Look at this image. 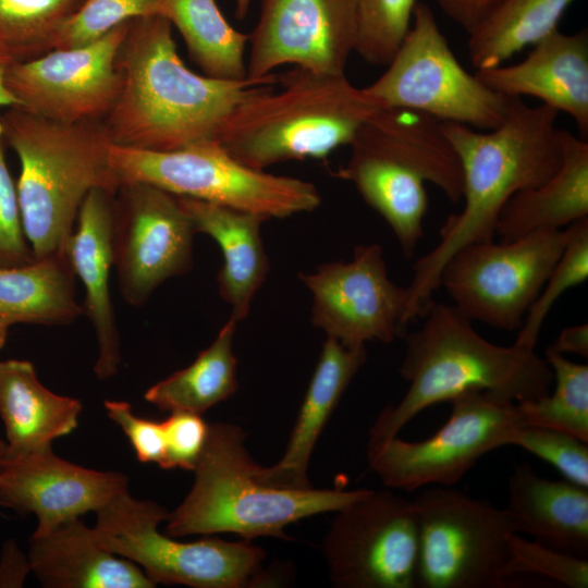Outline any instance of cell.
Segmentation results:
<instances>
[{
  "label": "cell",
  "instance_id": "obj_1",
  "mask_svg": "<svg viewBox=\"0 0 588 588\" xmlns=\"http://www.w3.org/2000/svg\"><path fill=\"white\" fill-rule=\"evenodd\" d=\"M558 114L546 105L531 107L512 97L503 122L492 130L441 122L461 163L464 207L446 218L439 230V243L413 266V279L406 286L407 323L421 317L440 287V272L449 258L471 243L494 240L507 200L559 170Z\"/></svg>",
  "mask_w": 588,
  "mask_h": 588
},
{
  "label": "cell",
  "instance_id": "obj_2",
  "mask_svg": "<svg viewBox=\"0 0 588 588\" xmlns=\"http://www.w3.org/2000/svg\"><path fill=\"white\" fill-rule=\"evenodd\" d=\"M118 66L121 91L102 123L113 144L154 151L216 140L236 106L278 82L275 74L224 81L193 72L161 15L131 21Z\"/></svg>",
  "mask_w": 588,
  "mask_h": 588
},
{
  "label": "cell",
  "instance_id": "obj_3",
  "mask_svg": "<svg viewBox=\"0 0 588 588\" xmlns=\"http://www.w3.org/2000/svg\"><path fill=\"white\" fill-rule=\"evenodd\" d=\"M420 318L419 328L403 335L400 375L408 389L378 415L369 441L397 436L424 409L468 390H485L514 403L551 390L552 369L535 348L491 343L456 307L433 299Z\"/></svg>",
  "mask_w": 588,
  "mask_h": 588
},
{
  "label": "cell",
  "instance_id": "obj_4",
  "mask_svg": "<svg viewBox=\"0 0 588 588\" xmlns=\"http://www.w3.org/2000/svg\"><path fill=\"white\" fill-rule=\"evenodd\" d=\"M4 140L19 157L16 192L25 236L35 259L68 254L79 208L93 189L115 194L101 121L63 123L20 107L1 114Z\"/></svg>",
  "mask_w": 588,
  "mask_h": 588
},
{
  "label": "cell",
  "instance_id": "obj_5",
  "mask_svg": "<svg viewBox=\"0 0 588 588\" xmlns=\"http://www.w3.org/2000/svg\"><path fill=\"white\" fill-rule=\"evenodd\" d=\"M350 147L336 176L354 185L411 258L424 235L429 206L425 183L436 185L452 203L462 199L461 163L441 122L416 110L380 108Z\"/></svg>",
  "mask_w": 588,
  "mask_h": 588
},
{
  "label": "cell",
  "instance_id": "obj_6",
  "mask_svg": "<svg viewBox=\"0 0 588 588\" xmlns=\"http://www.w3.org/2000/svg\"><path fill=\"white\" fill-rule=\"evenodd\" d=\"M273 85L236 106L216 140L236 160L257 169L290 160L326 159L350 146L380 108L345 74L294 66Z\"/></svg>",
  "mask_w": 588,
  "mask_h": 588
},
{
  "label": "cell",
  "instance_id": "obj_7",
  "mask_svg": "<svg viewBox=\"0 0 588 588\" xmlns=\"http://www.w3.org/2000/svg\"><path fill=\"white\" fill-rule=\"evenodd\" d=\"M258 464L245 446L240 426L209 425L205 448L194 468L193 487L166 519L171 537L236 534L287 537L284 528L302 518L340 511L369 489H283L261 483Z\"/></svg>",
  "mask_w": 588,
  "mask_h": 588
},
{
  "label": "cell",
  "instance_id": "obj_8",
  "mask_svg": "<svg viewBox=\"0 0 588 588\" xmlns=\"http://www.w3.org/2000/svg\"><path fill=\"white\" fill-rule=\"evenodd\" d=\"M110 161L120 185L147 183L177 197L215 203L268 219L310 212L321 204L313 183L250 168L215 139L169 151L112 143Z\"/></svg>",
  "mask_w": 588,
  "mask_h": 588
},
{
  "label": "cell",
  "instance_id": "obj_9",
  "mask_svg": "<svg viewBox=\"0 0 588 588\" xmlns=\"http://www.w3.org/2000/svg\"><path fill=\"white\" fill-rule=\"evenodd\" d=\"M94 527L108 551L138 565L156 586L242 588L260 583L262 549L249 540L205 538L184 542L159 531L168 517L156 502L122 492L96 512Z\"/></svg>",
  "mask_w": 588,
  "mask_h": 588
},
{
  "label": "cell",
  "instance_id": "obj_10",
  "mask_svg": "<svg viewBox=\"0 0 588 588\" xmlns=\"http://www.w3.org/2000/svg\"><path fill=\"white\" fill-rule=\"evenodd\" d=\"M385 66L379 78L363 87L378 108L416 110L480 131L497 127L506 115L510 98L464 69L422 1L415 5L411 27Z\"/></svg>",
  "mask_w": 588,
  "mask_h": 588
},
{
  "label": "cell",
  "instance_id": "obj_11",
  "mask_svg": "<svg viewBox=\"0 0 588 588\" xmlns=\"http://www.w3.org/2000/svg\"><path fill=\"white\" fill-rule=\"evenodd\" d=\"M418 552L416 587L504 588L511 583L505 509L453 486H429L413 499Z\"/></svg>",
  "mask_w": 588,
  "mask_h": 588
},
{
  "label": "cell",
  "instance_id": "obj_12",
  "mask_svg": "<svg viewBox=\"0 0 588 588\" xmlns=\"http://www.w3.org/2000/svg\"><path fill=\"white\" fill-rule=\"evenodd\" d=\"M449 403V419L427 439L368 441V464L385 488L454 486L482 456L510 445L526 424L516 403L485 390L465 391Z\"/></svg>",
  "mask_w": 588,
  "mask_h": 588
},
{
  "label": "cell",
  "instance_id": "obj_13",
  "mask_svg": "<svg viewBox=\"0 0 588 588\" xmlns=\"http://www.w3.org/2000/svg\"><path fill=\"white\" fill-rule=\"evenodd\" d=\"M566 236V229L541 230L509 242L471 243L444 264L440 286L471 321L518 331Z\"/></svg>",
  "mask_w": 588,
  "mask_h": 588
},
{
  "label": "cell",
  "instance_id": "obj_14",
  "mask_svg": "<svg viewBox=\"0 0 588 588\" xmlns=\"http://www.w3.org/2000/svg\"><path fill=\"white\" fill-rule=\"evenodd\" d=\"M335 513L321 547L334 586L416 587L418 528L413 500L390 488L369 489Z\"/></svg>",
  "mask_w": 588,
  "mask_h": 588
},
{
  "label": "cell",
  "instance_id": "obj_15",
  "mask_svg": "<svg viewBox=\"0 0 588 588\" xmlns=\"http://www.w3.org/2000/svg\"><path fill=\"white\" fill-rule=\"evenodd\" d=\"M130 24L122 23L85 46L14 61L7 70L5 87L20 108L48 120L105 119L121 91L118 56Z\"/></svg>",
  "mask_w": 588,
  "mask_h": 588
},
{
  "label": "cell",
  "instance_id": "obj_16",
  "mask_svg": "<svg viewBox=\"0 0 588 588\" xmlns=\"http://www.w3.org/2000/svg\"><path fill=\"white\" fill-rule=\"evenodd\" d=\"M299 280L311 294L310 321L345 346L391 343L404 335L407 287L388 274L379 244L358 245L348 261H331Z\"/></svg>",
  "mask_w": 588,
  "mask_h": 588
},
{
  "label": "cell",
  "instance_id": "obj_17",
  "mask_svg": "<svg viewBox=\"0 0 588 588\" xmlns=\"http://www.w3.org/2000/svg\"><path fill=\"white\" fill-rule=\"evenodd\" d=\"M117 193L113 267L122 297L139 307L166 280L191 270L196 232L177 197L164 189L125 183Z\"/></svg>",
  "mask_w": 588,
  "mask_h": 588
},
{
  "label": "cell",
  "instance_id": "obj_18",
  "mask_svg": "<svg viewBox=\"0 0 588 588\" xmlns=\"http://www.w3.org/2000/svg\"><path fill=\"white\" fill-rule=\"evenodd\" d=\"M358 24L359 0H261L248 35L247 78H266L285 64L345 74Z\"/></svg>",
  "mask_w": 588,
  "mask_h": 588
},
{
  "label": "cell",
  "instance_id": "obj_19",
  "mask_svg": "<svg viewBox=\"0 0 588 588\" xmlns=\"http://www.w3.org/2000/svg\"><path fill=\"white\" fill-rule=\"evenodd\" d=\"M127 477L86 468L57 456L51 446L8 455L0 465V505L37 517L35 531L97 512L122 492Z\"/></svg>",
  "mask_w": 588,
  "mask_h": 588
},
{
  "label": "cell",
  "instance_id": "obj_20",
  "mask_svg": "<svg viewBox=\"0 0 588 588\" xmlns=\"http://www.w3.org/2000/svg\"><path fill=\"white\" fill-rule=\"evenodd\" d=\"M475 75L493 91L507 97L530 96L559 113H567L581 134H588V33L559 29L512 65L476 70Z\"/></svg>",
  "mask_w": 588,
  "mask_h": 588
},
{
  "label": "cell",
  "instance_id": "obj_21",
  "mask_svg": "<svg viewBox=\"0 0 588 588\" xmlns=\"http://www.w3.org/2000/svg\"><path fill=\"white\" fill-rule=\"evenodd\" d=\"M114 196L100 188L88 193L68 249L75 275L85 289L82 306L95 329L98 356L94 371L100 380L117 375L121 364L120 335L110 293Z\"/></svg>",
  "mask_w": 588,
  "mask_h": 588
},
{
  "label": "cell",
  "instance_id": "obj_22",
  "mask_svg": "<svg viewBox=\"0 0 588 588\" xmlns=\"http://www.w3.org/2000/svg\"><path fill=\"white\" fill-rule=\"evenodd\" d=\"M366 360L365 345L350 347L327 336L283 456L270 467H257L256 475L261 483L283 489L311 487L307 470L314 448Z\"/></svg>",
  "mask_w": 588,
  "mask_h": 588
},
{
  "label": "cell",
  "instance_id": "obj_23",
  "mask_svg": "<svg viewBox=\"0 0 588 588\" xmlns=\"http://www.w3.org/2000/svg\"><path fill=\"white\" fill-rule=\"evenodd\" d=\"M27 559L30 571L49 588H151L132 561L105 549L81 518L34 531Z\"/></svg>",
  "mask_w": 588,
  "mask_h": 588
},
{
  "label": "cell",
  "instance_id": "obj_24",
  "mask_svg": "<svg viewBox=\"0 0 588 588\" xmlns=\"http://www.w3.org/2000/svg\"><path fill=\"white\" fill-rule=\"evenodd\" d=\"M177 199L195 232L209 235L219 245L223 256L217 275L219 294L231 306V318L244 320L270 268L261 237L268 218L195 198Z\"/></svg>",
  "mask_w": 588,
  "mask_h": 588
},
{
  "label": "cell",
  "instance_id": "obj_25",
  "mask_svg": "<svg viewBox=\"0 0 588 588\" xmlns=\"http://www.w3.org/2000/svg\"><path fill=\"white\" fill-rule=\"evenodd\" d=\"M515 532L550 548L588 559V488L539 476L526 463L509 477L505 507Z\"/></svg>",
  "mask_w": 588,
  "mask_h": 588
},
{
  "label": "cell",
  "instance_id": "obj_26",
  "mask_svg": "<svg viewBox=\"0 0 588 588\" xmlns=\"http://www.w3.org/2000/svg\"><path fill=\"white\" fill-rule=\"evenodd\" d=\"M562 161L543 183L514 194L500 212L495 235L509 242L541 230H562L588 218V143L558 130Z\"/></svg>",
  "mask_w": 588,
  "mask_h": 588
},
{
  "label": "cell",
  "instance_id": "obj_27",
  "mask_svg": "<svg viewBox=\"0 0 588 588\" xmlns=\"http://www.w3.org/2000/svg\"><path fill=\"white\" fill-rule=\"evenodd\" d=\"M82 403L47 389L32 362L0 360V417L7 433V454L51 446L78 424Z\"/></svg>",
  "mask_w": 588,
  "mask_h": 588
},
{
  "label": "cell",
  "instance_id": "obj_28",
  "mask_svg": "<svg viewBox=\"0 0 588 588\" xmlns=\"http://www.w3.org/2000/svg\"><path fill=\"white\" fill-rule=\"evenodd\" d=\"M69 255L0 268V319L14 323L65 324L83 313L76 301Z\"/></svg>",
  "mask_w": 588,
  "mask_h": 588
},
{
  "label": "cell",
  "instance_id": "obj_29",
  "mask_svg": "<svg viewBox=\"0 0 588 588\" xmlns=\"http://www.w3.org/2000/svg\"><path fill=\"white\" fill-rule=\"evenodd\" d=\"M574 0H503L468 32V58L476 70L503 64L527 46L558 30Z\"/></svg>",
  "mask_w": 588,
  "mask_h": 588
},
{
  "label": "cell",
  "instance_id": "obj_30",
  "mask_svg": "<svg viewBox=\"0 0 588 588\" xmlns=\"http://www.w3.org/2000/svg\"><path fill=\"white\" fill-rule=\"evenodd\" d=\"M236 326L230 317L213 342L191 365L151 385L145 400L160 411L203 415L233 395L238 387L233 352Z\"/></svg>",
  "mask_w": 588,
  "mask_h": 588
},
{
  "label": "cell",
  "instance_id": "obj_31",
  "mask_svg": "<svg viewBox=\"0 0 588 588\" xmlns=\"http://www.w3.org/2000/svg\"><path fill=\"white\" fill-rule=\"evenodd\" d=\"M160 15L182 35L204 75L224 79L247 78L248 35L232 27L216 0H159Z\"/></svg>",
  "mask_w": 588,
  "mask_h": 588
},
{
  "label": "cell",
  "instance_id": "obj_32",
  "mask_svg": "<svg viewBox=\"0 0 588 588\" xmlns=\"http://www.w3.org/2000/svg\"><path fill=\"white\" fill-rule=\"evenodd\" d=\"M544 358L553 372L554 389L539 399L516 403L525 422L553 428L588 443V366L549 346Z\"/></svg>",
  "mask_w": 588,
  "mask_h": 588
},
{
  "label": "cell",
  "instance_id": "obj_33",
  "mask_svg": "<svg viewBox=\"0 0 588 588\" xmlns=\"http://www.w3.org/2000/svg\"><path fill=\"white\" fill-rule=\"evenodd\" d=\"M84 1L0 0V42L15 61L40 57Z\"/></svg>",
  "mask_w": 588,
  "mask_h": 588
},
{
  "label": "cell",
  "instance_id": "obj_34",
  "mask_svg": "<svg viewBox=\"0 0 588 588\" xmlns=\"http://www.w3.org/2000/svg\"><path fill=\"white\" fill-rule=\"evenodd\" d=\"M566 243L537 298L528 309L515 344L535 348L542 324L560 296L588 278V218L566 226Z\"/></svg>",
  "mask_w": 588,
  "mask_h": 588
},
{
  "label": "cell",
  "instance_id": "obj_35",
  "mask_svg": "<svg viewBox=\"0 0 588 588\" xmlns=\"http://www.w3.org/2000/svg\"><path fill=\"white\" fill-rule=\"evenodd\" d=\"M418 0H359L355 52L366 62L385 66L407 34Z\"/></svg>",
  "mask_w": 588,
  "mask_h": 588
},
{
  "label": "cell",
  "instance_id": "obj_36",
  "mask_svg": "<svg viewBox=\"0 0 588 588\" xmlns=\"http://www.w3.org/2000/svg\"><path fill=\"white\" fill-rule=\"evenodd\" d=\"M150 15H160L159 0H85L60 30L52 50L85 46L122 23Z\"/></svg>",
  "mask_w": 588,
  "mask_h": 588
},
{
  "label": "cell",
  "instance_id": "obj_37",
  "mask_svg": "<svg viewBox=\"0 0 588 588\" xmlns=\"http://www.w3.org/2000/svg\"><path fill=\"white\" fill-rule=\"evenodd\" d=\"M506 540L511 578L518 574H536L568 588L588 587V559L524 539L518 532H510Z\"/></svg>",
  "mask_w": 588,
  "mask_h": 588
},
{
  "label": "cell",
  "instance_id": "obj_38",
  "mask_svg": "<svg viewBox=\"0 0 588 588\" xmlns=\"http://www.w3.org/2000/svg\"><path fill=\"white\" fill-rule=\"evenodd\" d=\"M587 444L569 433L525 424L517 428L510 445L524 449L551 464L564 479L588 488Z\"/></svg>",
  "mask_w": 588,
  "mask_h": 588
},
{
  "label": "cell",
  "instance_id": "obj_39",
  "mask_svg": "<svg viewBox=\"0 0 588 588\" xmlns=\"http://www.w3.org/2000/svg\"><path fill=\"white\" fill-rule=\"evenodd\" d=\"M4 143L0 114V268L35 260L23 229L16 185L5 162Z\"/></svg>",
  "mask_w": 588,
  "mask_h": 588
},
{
  "label": "cell",
  "instance_id": "obj_40",
  "mask_svg": "<svg viewBox=\"0 0 588 588\" xmlns=\"http://www.w3.org/2000/svg\"><path fill=\"white\" fill-rule=\"evenodd\" d=\"M166 439L163 469L194 470L205 448L209 425L201 415L175 411L162 421Z\"/></svg>",
  "mask_w": 588,
  "mask_h": 588
},
{
  "label": "cell",
  "instance_id": "obj_41",
  "mask_svg": "<svg viewBox=\"0 0 588 588\" xmlns=\"http://www.w3.org/2000/svg\"><path fill=\"white\" fill-rule=\"evenodd\" d=\"M108 417L120 426L130 440L140 463H155L161 466L166 439L162 421H155L135 415L132 406L124 401H105Z\"/></svg>",
  "mask_w": 588,
  "mask_h": 588
},
{
  "label": "cell",
  "instance_id": "obj_42",
  "mask_svg": "<svg viewBox=\"0 0 588 588\" xmlns=\"http://www.w3.org/2000/svg\"><path fill=\"white\" fill-rule=\"evenodd\" d=\"M503 0H436L441 11L467 33Z\"/></svg>",
  "mask_w": 588,
  "mask_h": 588
},
{
  "label": "cell",
  "instance_id": "obj_43",
  "mask_svg": "<svg viewBox=\"0 0 588 588\" xmlns=\"http://www.w3.org/2000/svg\"><path fill=\"white\" fill-rule=\"evenodd\" d=\"M30 571L27 556L13 540L4 543L0 559V587H20Z\"/></svg>",
  "mask_w": 588,
  "mask_h": 588
},
{
  "label": "cell",
  "instance_id": "obj_44",
  "mask_svg": "<svg viewBox=\"0 0 588 588\" xmlns=\"http://www.w3.org/2000/svg\"><path fill=\"white\" fill-rule=\"evenodd\" d=\"M556 353H571L588 357V326L587 323L564 328L554 343L549 346Z\"/></svg>",
  "mask_w": 588,
  "mask_h": 588
},
{
  "label": "cell",
  "instance_id": "obj_45",
  "mask_svg": "<svg viewBox=\"0 0 588 588\" xmlns=\"http://www.w3.org/2000/svg\"><path fill=\"white\" fill-rule=\"evenodd\" d=\"M14 61L9 50L0 42V108L19 107L17 100L10 94L4 83L7 70Z\"/></svg>",
  "mask_w": 588,
  "mask_h": 588
},
{
  "label": "cell",
  "instance_id": "obj_46",
  "mask_svg": "<svg viewBox=\"0 0 588 588\" xmlns=\"http://www.w3.org/2000/svg\"><path fill=\"white\" fill-rule=\"evenodd\" d=\"M235 3V15L237 19L243 20L249 10L252 0H234Z\"/></svg>",
  "mask_w": 588,
  "mask_h": 588
},
{
  "label": "cell",
  "instance_id": "obj_47",
  "mask_svg": "<svg viewBox=\"0 0 588 588\" xmlns=\"http://www.w3.org/2000/svg\"><path fill=\"white\" fill-rule=\"evenodd\" d=\"M9 327H10V324L8 322L0 319V350L3 347V345H4L5 341H7Z\"/></svg>",
  "mask_w": 588,
  "mask_h": 588
},
{
  "label": "cell",
  "instance_id": "obj_48",
  "mask_svg": "<svg viewBox=\"0 0 588 588\" xmlns=\"http://www.w3.org/2000/svg\"><path fill=\"white\" fill-rule=\"evenodd\" d=\"M7 456V442L0 438V465Z\"/></svg>",
  "mask_w": 588,
  "mask_h": 588
}]
</instances>
